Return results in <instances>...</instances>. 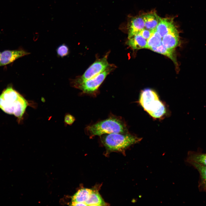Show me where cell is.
I'll return each mask as SVG.
<instances>
[{"label":"cell","mask_w":206,"mask_h":206,"mask_svg":"<svg viewBox=\"0 0 206 206\" xmlns=\"http://www.w3.org/2000/svg\"><path fill=\"white\" fill-rule=\"evenodd\" d=\"M151 35L147 40L146 48H151L158 46L162 41V37L156 29L151 30Z\"/></svg>","instance_id":"cell-18"},{"label":"cell","mask_w":206,"mask_h":206,"mask_svg":"<svg viewBox=\"0 0 206 206\" xmlns=\"http://www.w3.org/2000/svg\"><path fill=\"white\" fill-rule=\"evenodd\" d=\"M162 42L168 49H174L178 46L180 40L178 32L176 27L163 37Z\"/></svg>","instance_id":"cell-8"},{"label":"cell","mask_w":206,"mask_h":206,"mask_svg":"<svg viewBox=\"0 0 206 206\" xmlns=\"http://www.w3.org/2000/svg\"><path fill=\"white\" fill-rule=\"evenodd\" d=\"M139 34L144 38L147 40L149 38L151 35V31L146 29L144 28L141 31Z\"/></svg>","instance_id":"cell-20"},{"label":"cell","mask_w":206,"mask_h":206,"mask_svg":"<svg viewBox=\"0 0 206 206\" xmlns=\"http://www.w3.org/2000/svg\"><path fill=\"white\" fill-rule=\"evenodd\" d=\"M56 52L58 56L63 57L68 55L69 50L68 47L65 44H63L58 47Z\"/></svg>","instance_id":"cell-19"},{"label":"cell","mask_w":206,"mask_h":206,"mask_svg":"<svg viewBox=\"0 0 206 206\" xmlns=\"http://www.w3.org/2000/svg\"><path fill=\"white\" fill-rule=\"evenodd\" d=\"M75 120L74 117L70 114H67L64 118L65 122L67 124L71 125Z\"/></svg>","instance_id":"cell-21"},{"label":"cell","mask_w":206,"mask_h":206,"mask_svg":"<svg viewBox=\"0 0 206 206\" xmlns=\"http://www.w3.org/2000/svg\"><path fill=\"white\" fill-rule=\"evenodd\" d=\"M86 206H105L107 204L103 200L98 192L92 190L86 202Z\"/></svg>","instance_id":"cell-15"},{"label":"cell","mask_w":206,"mask_h":206,"mask_svg":"<svg viewBox=\"0 0 206 206\" xmlns=\"http://www.w3.org/2000/svg\"><path fill=\"white\" fill-rule=\"evenodd\" d=\"M156 52L166 56L171 59L176 64L177 61L175 54L174 49H170L166 47L161 42L158 46L150 49Z\"/></svg>","instance_id":"cell-17"},{"label":"cell","mask_w":206,"mask_h":206,"mask_svg":"<svg viewBox=\"0 0 206 206\" xmlns=\"http://www.w3.org/2000/svg\"><path fill=\"white\" fill-rule=\"evenodd\" d=\"M144 20L145 27L151 31L156 28L161 19L155 12H151L142 16Z\"/></svg>","instance_id":"cell-11"},{"label":"cell","mask_w":206,"mask_h":206,"mask_svg":"<svg viewBox=\"0 0 206 206\" xmlns=\"http://www.w3.org/2000/svg\"><path fill=\"white\" fill-rule=\"evenodd\" d=\"M144 27V22L142 16L137 17L132 19L129 28L128 39L139 34Z\"/></svg>","instance_id":"cell-9"},{"label":"cell","mask_w":206,"mask_h":206,"mask_svg":"<svg viewBox=\"0 0 206 206\" xmlns=\"http://www.w3.org/2000/svg\"><path fill=\"white\" fill-rule=\"evenodd\" d=\"M189 164L195 168L199 173L198 186L199 190L206 193V166L195 163H191Z\"/></svg>","instance_id":"cell-12"},{"label":"cell","mask_w":206,"mask_h":206,"mask_svg":"<svg viewBox=\"0 0 206 206\" xmlns=\"http://www.w3.org/2000/svg\"><path fill=\"white\" fill-rule=\"evenodd\" d=\"M85 132L90 137L112 133H128L126 124L118 117L112 116L87 126Z\"/></svg>","instance_id":"cell-2"},{"label":"cell","mask_w":206,"mask_h":206,"mask_svg":"<svg viewBox=\"0 0 206 206\" xmlns=\"http://www.w3.org/2000/svg\"><path fill=\"white\" fill-rule=\"evenodd\" d=\"M102 142L108 150L122 151L140 142L142 138L128 133H112L102 135Z\"/></svg>","instance_id":"cell-3"},{"label":"cell","mask_w":206,"mask_h":206,"mask_svg":"<svg viewBox=\"0 0 206 206\" xmlns=\"http://www.w3.org/2000/svg\"><path fill=\"white\" fill-rule=\"evenodd\" d=\"M175 27L172 19L161 18L156 30L163 37Z\"/></svg>","instance_id":"cell-10"},{"label":"cell","mask_w":206,"mask_h":206,"mask_svg":"<svg viewBox=\"0 0 206 206\" xmlns=\"http://www.w3.org/2000/svg\"><path fill=\"white\" fill-rule=\"evenodd\" d=\"M109 66L107 57L98 60L86 70L84 74L75 80L74 86L92 78L106 70Z\"/></svg>","instance_id":"cell-6"},{"label":"cell","mask_w":206,"mask_h":206,"mask_svg":"<svg viewBox=\"0 0 206 206\" xmlns=\"http://www.w3.org/2000/svg\"><path fill=\"white\" fill-rule=\"evenodd\" d=\"M28 105L26 99L11 86L4 89L0 95V108L19 120L22 117Z\"/></svg>","instance_id":"cell-1"},{"label":"cell","mask_w":206,"mask_h":206,"mask_svg":"<svg viewBox=\"0 0 206 206\" xmlns=\"http://www.w3.org/2000/svg\"><path fill=\"white\" fill-rule=\"evenodd\" d=\"M112 69L108 68L95 76L74 86L84 94L96 96L98 88Z\"/></svg>","instance_id":"cell-5"},{"label":"cell","mask_w":206,"mask_h":206,"mask_svg":"<svg viewBox=\"0 0 206 206\" xmlns=\"http://www.w3.org/2000/svg\"><path fill=\"white\" fill-rule=\"evenodd\" d=\"M186 161L189 164L195 163L206 166V153L199 152L189 151Z\"/></svg>","instance_id":"cell-13"},{"label":"cell","mask_w":206,"mask_h":206,"mask_svg":"<svg viewBox=\"0 0 206 206\" xmlns=\"http://www.w3.org/2000/svg\"><path fill=\"white\" fill-rule=\"evenodd\" d=\"M139 102L144 110L154 118L163 117L166 112L164 104L153 90L146 89L140 93Z\"/></svg>","instance_id":"cell-4"},{"label":"cell","mask_w":206,"mask_h":206,"mask_svg":"<svg viewBox=\"0 0 206 206\" xmlns=\"http://www.w3.org/2000/svg\"><path fill=\"white\" fill-rule=\"evenodd\" d=\"M92 190L84 188L79 189L72 197V202L80 203L86 204V202Z\"/></svg>","instance_id":"cell-16"},{"label":"cell","mask_w":206,"mask_h":206,"mask_svg":"<svg viewBox=\"0 0 206 206\" xmlns=\"http://www.w3.org/2000/svg\"><path fill=\"white\" fill-rule=\"evenodd\" d=\"M29 54L24 50H5L1 53L0 66L10 64L17 59Z\"/></svg>","instance_id":"cell-7"},{"label":"cell","mask_w":206,"mask_h":206,"mask_svg":"<svg viewBox=\"0 0 206 206\" xmlns=\"http://www.w3.org/2000/svg\"><path fill=\"white\" fill-rule=\"evenodd\" d=\"M1 55V53L0 52V59Z\"/></svg>","instance_id":"cell-22"},{"label":"cell","mask_w":206,"mask_h":206,"mask_svg":"<svg viewBox=\"0 0 206 206\" xmlns=\"http://www.w3.org/2000/svg\"><path fill=\"white\" fill-rule=\"evenodd\" d=\"M127 44L133 49L146 48L147 40L139 33L129 39Z\"/></svg>","instance_id":"cell-14"}]
</instances>
